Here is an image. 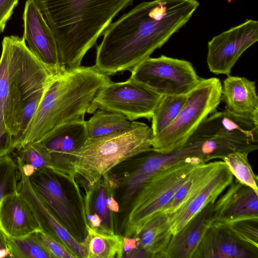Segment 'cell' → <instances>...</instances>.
I'll list each match as a JSON object with an SVG mask.
<instances>
[{
    "instance_id": "17",
    "label": "cell",
    "mask_w": 258,
    "mask_h": 258,
    "mask_svg": "<svg viewBox=\"0 0 258 258\" xmlns=\"http://www.w3.org/2000/svg\"><path fill=\"white\" fill-rule=\"evenodd\" d=\"M213 206L214 222L258 218V193L235 178Z\"/></svg>"
},
{
    "instance_id": "4",
    "label": "cell",
    "mask_w": 258,
    "mask_h": 258,
    "mask_svg": "<svg viewBox=\"0 0 258 258\" xmlns=\"http://www.w3.org/2000/svg\"><path fill=\"white\" fill-rule=\"evenodd\" d=\"M59 73L39 60L23 37L11 35L3 38L0 57V102L6 125L13 139L23 107Z\"/></svg>"
},
{
    "instance_id": "29",
    "label": "cell",
    "mask_w": 258,
    "mask_h": 258,
    "mask_svg": "<svg viewBox=\"0 0 258 258\" xmlns=\"http://www.w3.org/2000/svg\"><path fill=\"white\" fill-rule=\"evenodd\" d=\"M248 154L244 152H234L226 155L222 159L236 179L258 193L257 176L253 172L248 161Z\"/></svg>"
},
{
    "instance_id": "3",
    "label": "cell",
    "mask_w": 258,
    "mask_h": 258,
    "mask_svg": "<svg viewBox=\"0 0 258 258\" xmlns=\"http://www.w3.org/2000/svg\"><path fill=\"white\" fill-rule=\"evenodd\" d=\"M95 66L58 74L47 87L28 127L23 144L40 141L59 125L84 119L97 92L110 82Z\"/></svg>"
},
{
    "instance_id": "19",
    "label": "cell",
    "mask_w": 258,
    "mask_h": 258,
    "mask_svg": "<svg viewBox=\"0 0 258 258\" xmlns=\"http://www.w3.org/2000/svg\"><path fill=\"white\" fill-rule=\"evenodd\" d=\"M85 190V225L98 230L115 233L114 213L110 210L107 203L108 197L115 194L109 173Z\"/></svg>"
},
{
    "instance_id": "27",
    "label": "cell",
    "mask_w": 258,
    "mask_h": 258,
    "mask_svg": "<svg viewBox=\"0 0 258 258\" xmlns=\"http://www.w3.org/2000/svg\"><path fill=\"white\" fill-rule=\"evenodd\" d=\"M85 121L88 137L94 138L106 136L131 128L133 121L124 115L108 110L98 109Z\"/></svg>"
},
{
    "instance_id": "18",
    "label": "cell",
    "mask_w": 258,
    "mask_h": 258,
    "mask_svg": "<svg viewBox=\"0 0 258 258\" xmlns=\"http://www.w3.org/2000/svg\"><path fill=\"white\" fill-rule=\"evenodd\" d=\"M221 101L227 113L258 125V97L254 81L227 76L222 85Z\"/></svg>"
},
{
    "instance_id": "1",
    "label": "cell",
    "mask_w": 258,
    "mask_h": 258,
    "mask_svg": "<svg viewBox=\"0 0 258 258\" xmlns=\"http://www.w3.org/2000/svg\"><path fill=\"white\" fill-rule=\"evenodd\" d=\"M199 6L197 0H153L138 5L104 31L94 66L108 76L131 71L183 27Z\"/></svg>"
},
{
    "instance_id": "16",
    "label": "cell",
    "mask_w": 258,
    "mask_h": 258,
    "mask_svg": "<svg viewBox=\"0 0 258 258\" xmlns=\"http://www.w3.org/2000/svg\"><path fill=\"white\" fill-rule=\"evenodd\" d=\"M258 248L239 239L223 223L207 230L192 258H257Z\"/></svg>"
},
{
    "instance_id": "6",
    "label": "cell",
    "mask_w": 258,
    "mask_h": 258,
    "mask_svg": "<svg viewBox=\"0 0 258 258\" xmlns=\"http://www.w3.org/2000/svg\"><path fill=\"white\" fill-rule=\"evenodd\" d=\"M203 163L198 158H189L168 164L154 173L130 206L123 236L137 237L146 223L169 204L193 168Z\"/></svg>"
},
{
    "instance_id": "25",
    "label": "cell",
    "mask_w": 258,
    "mask_h": 258,
    "mask_svg": "<svg viewBox=\"0 0 258 258\" xmlns=\"http://www.w3.org/2000/svg\"><path fill=\"white\" fill-rule=\"evenodd\" d=\"M221 162L219 161L203 163L194 168L175 192L171 202L162 212L167 214L174 212L199 188L209 181Z\"/></svg>"
},
{
    "instance_id": "5",
    "label": "cell",
    "mask_w": 258,
    "mask_h": 258,
    "mask_svg": "<svg viewBox=\"0 0 258 258\" xmlns=\"http://www.w3.org/2000/svg\"><path fill=\"white\" fill-rule=\"evenodd\" d=\"M153 135L147 124L133 121L126 131L89 138L77 149L62 158L79 177L86 189L126 160L152 149Z\"/></svg>"
},
{
    "instance_id": "10",
    "label": "cell",
    "mask_w": 258,
    "mask_h": 258,
    "mask_svg": "<svg viewBox=\"0 0 258 258\" xmlns=\"http://www.w3.org/2000/svg\"><path fill=\"white\" fill-rule=\"evenodd\" d=\"M131 72L132 78L161 95H186L202 79L190 62L163 55L148 57Z\"/></svg>"
},
{
    "instance_id": "26",
    "label": "cell",
    "mask_w": 258,
    "mask_h": 258,
    "mask_svg": "<svg viewBox=\"0 0 258 258\" xmlns=\"http://www.w3.org/2000/svg\"><path fill=\"white\" fill-rule=\"evenodd\" d=\"M0 244L15 258H54L44 245L36 232L27 236L13 238L0 231Z\"/></svg>"
},
{
    "instance_id": "36",
    "label": "cell",
    "mask_w": 258,
    "mask_h": 258,
    "mask_svg": "<svg viewBox=\"0 0 258 258\" xmlns=\"http://www.w3.org/2000/svg\"><path fill=\"white\" fill-rule=\"evenodd\" d=\"M19 0H0V33H3Z\"/></svg>"
},
{
    "instance_id": "28",
    "label": "cell",
    "mask_w": 258,
    "mask_h": 258,
    "mask_svg": "<svg viewBox=\"0 0 258 258\" xmlns=\"http://www.w3.org/2000/svg\"><path fill=\"white\" fill-rule=\"evenodd\" d=\"M185 95H162L152 119L153 137L168 127L176 118L186 99Z\"/></svg>"
},
{
    "instance_id": "12",
    "label": "cell",
    "mask_w": 258,
    "mask_h": 258,
    "mask_svg": "<svg viewBox=\"0 0 258 258\" xmlns=\"http://www.w3.org/2000/svg\"><path fill=\"white\" fill-rule=\"evenodd\" d=\"M23 37L33 55L41 62L59 73L57 46L54 34L35 0H27L23 14Z\"/></svg>"
},
{
    "instance_id": "34",
    "label": "cell",
    "mask_w": 258,
    "mask_h": 258,
    "mask_svg": "<svg viewBox=\"0 0 258 258\" xmlns=\"http://www.w3.org/2000/svg\"><path fill=\"white\" fill-rule=\"evenodd\" d=\"M44 245L54 258H77L68 248L42 230L36 232Z\"/></svg>"
},
{
    "instance_id": "33",
    "label": "cell",
    "mask_w": 258,
    "mask_h": 258,
    "mask_svg": "<svg viewBox=\"0 0 258 258\" xmlns=\"http://www.w3.org/2000/svg\"><path fill=\"white\" fill-rule=\"evenodd\" d=\"M223 223L239 239L258 248V218L240 219Z\"/></svg>"
},
{
    "instance_id": "24",
    "label": "cell",
    "mask_w": 258,
    "mask_h": 258,
    "mask_svg": "<svg viewBox=\"0 0 258 258\" xmlns=\"http://www.w3.org/2000/svg\"><path fill=\"white\" fill-rule=\"evenodd\" d=\"M86 235L83 241L86 258L123 257V236L94 229L86 225Z\"/></svg>"
},
{
    "instance_id": "14",
    "label": "cell",
    "mask_w": 258,
    "mask_h": 258,
    "mask_svg": "<svg viewBox=\"0 0 258 258\" xmlns=\"http://www.w3.org/2000/svg\"><path fill=\"white\" fill-rule=\"evenodd\" d=\"M20 178L18 191L31 208L41 230L62 243L74 254L77 258H86L83 242L76 239L57 221L33 190L28 178L22 167L20 158L16 157Z\"/></svg>"
},
{
    "instance_id": "32",
    "label": "cell",
    "mask_w": 258,
    "mask_h": 258,
    "mask_svg": "<svg viewBox=\"0 0 258 258\" xmlns=\"http://www.w3.org/2000/svg\"><path fill=\"white\" fill-rule=\"evenodd\" d=\"M46 88L34 95L23 107L19 118L17 133L13 139L15 149H19L23 145L28 127L36 112Z\"/></svg>"
},
{
    "instance_id": "35",
    "label": "cell",
    "mask_w": 258,
    "mask_h": 258,
    "mask_svg": "<svg viewBox=\"0 0 258 258\" xmlns=\"http://www.w3.org/2000/svg\"><path fill=\"white\" fill-rule=\"evenodd\" d=\"M14 149L13 135L6 125L0 102V156L9 154Z\"/></svg>"
},
{
    "instance_id": "9",
    "label": "cell",
    "mask_w": 258,
    "mask_h": 258,
    "mask_svg": "<svg viewBox=\"0 0 258 258\" xmlns=\"http://www.w3.org/2000/svg\"><path fill=\"white\" fill-rule=\"evenodd\" d=\"M162 95L131 77L125 81H110L97 92L87 112L98 109L121 114L134 121L151 119Z\"/></svg>"
},
{
    "instance_id": "2",
    "label": "cell",
    "mask_w": 258,
    "mask_h": 258,
    "mask_svg": "<svg viewBox=\"0 0 258 258\" xmlns=\"http://www.w3.org/2000/svg\"><path fill=\"white\" fill-rule=\"evenodd\" d=\"M134 0H35L56 39L63 71L81 66L117 14Z\"/></svg>"
},
{
    "instance_id": "20",
    "label": "cell",
    "mask_w": 258,
    "mask_h": 258,
    "mask_svg": "<svg viewBox=\"0 0 258 258\" xmlns=\"http://www.w3.org/2000/svg\"><path fill=\"white\" fill-rule=\"evenodd\" d=\"M41 230L29 204L19 191L3 198L0 202V231L20 238Z\"/></svg>"
},
{
    "instance_id": "31",
    "label": "cell",
    "mask_w": 258,
    "mask_h": 258,
    "mask_svg": "<svg viewBox=\"0 0 258 258\" xmlns=\"http://www.w3.org/2000/svg\"><path fill=\"white\" fill-rule=\"evenodd\" d=\"M18 165L9 154L0 156V202L5 197L18 192Z\"/></svg>"
},
{
    "instance_id": "23",
    "label": "cell",
    "mask_w": 258,
    "mask_h": 258,
    "mask_svg": "<svg viewBox=\"0 0 258 258\" xmlns=\"http://www.w3.org/2000/svg\"><path fill=\"white\" fill-rule=\"evenodd\" d=\"M172 235L168 214L160 212L146 223L137 236L139 248L147 257H164Z\"/></svg>"
},
{
    "instance_id": "7",
    "label": "cell",
    "mask_w": 258,
    "mask_h": 258,
    "mask_svg": "<svg viewBox=\"0 0 258 258\" xmlns=\"http://www.w3.org/2000/svg\"><path fill=\"white\" fill-rule=\"evenodd\" d=\"M221 91L222 83L218 78H202L186 94L175 120L153 137V150L166 154L182 146L198 126L216 111L221 101Z\"/></svg>"
},
{
    "instance_id": "37",
    "label": "cell",
    "mask_w": 258,
    "mask_h": 258,
    "mask_svg": "<svg viewBox=\"0 0 258 258\" xmlns=\"http://www.w3.org/2000/svg\"><path fill=\"white\" fill-rule=\"evenodd\" d=\"M123 239L124 241V254L139 249L140 242L138 236L136 237H127L123 236Z\"/></svg>"
},
{
    "instance_id": "8",
    "label": "cell",
    "mask_w": 258,
    "mask_h": 258,
    "mask_svg": "<svg viewBox=\"0 0 258 258\" xmlns=\"http://www.w3.org/2000/svg\"><path fill=\"white\" fill-rule=\"evenodd\" d=\"M63 177L50 168H43L36 170L28 178L33 190L54 217L82 242L86 235L84 203L74 202L71 197L61 182Z\"/></svg>"
},
{
    "instance_id": "13",
    "label": "cell",
    "mask_w": 258,
    "mask_h": 258,
    "mask_svg": "<svg viewBox=\"0 0 258 258\" xmlns=\"http://www.w3.org/2000/svg\"><path fill=\"white\" fill-rule=\"evenodd\" d=\"M135 166L120 177L111 175L114 192L120 189L119 199L120 211L130 206L134 199L146 181L156 172L168 164L175 163L171 153L163 154L155 152L153 148L132 157Z\"/></svg>"
},
{
    "instance_id": "30",
    "label": "cell",
    "mask_w": 258,
    "mask_h": 258,
    "mask_svg": "<svg viewBox=\"0 0 258 258\" xmlns=\"http://www.w3.org/2000/svg\"><path fill=\"white\" fill-rule=\"evenodd\" d=\"M18 155L24 164L30 165L37 169H51L52 160L46 148L40 142H28L17 150Z\"/></svg>"
},
{
    "instance_id": "11",
    "label": "cell",
    "mask_w": 258,
    "mask_h": 258,
    "mask_svg": "<svg viewBox=\"0 0 258 258\" xmlns=\"http://www.w3.org/2000/svg\"><path fill=\"white\" fill-rule=\"evenodd\" d=\"M258 40V22L249 19L215 36L208 43L207 63L210 72L230 75L239 57Z\"/></svg>"
},
{
    "instance_id": "22",
    "label": "cell",
    "mask_w": 258,
    "mask_h": 258,
    "mask_svg": "<svg viewBox=\"0 0 258 258\" xmlns=\"http://www.w3.org/2000/svg\"><path fill=\"white\" fill-rule=\"evenodd\" d=\"M84 119L62 124L40 141L51 156L62 160V156L82 146L88 139Z\"/></svg>"
},
{
    "instance_id": "21",
    "label": "cell",
    "mask_w": 258,
    "mask_h": 258,
    "mask_svg": "<svg viewBox=\"0 0 258 258\" xmlns=\"http://www.w3.org/2000/svg\"><path fill=\"white\" fill-rule=\"evenodd\" d=\"M214 203L206 205L172 235L164 258H192L207 230L214 222Z\"/></svg>"
},
{
    "instance_id": "38",
    "label": "cell",
    "mask_w": 258,
    "mask_h": 258,
    "mask_svg": "<svg viewBox=\"0 0 258 258\" xmlns=\"http://www.w3.org/2000/svg\"><path fill=\"white\" fill-rule=\"evenodd\" d=\"M22 162V161H21ZM22 167L23 169V170L26 175L27 176H30L35 171V169L34 167L30 165L27 164H24L22 162Z\"/></svg>"
},
{
    "instance_id": "39",
    "label": "cell",
    "mask_w": 258,
    "mask_h": 258,
    "mask_svg": "<svg viewBox=\"0 0 258 258\" xmlns=\"http://www.w3.org/2000/svg\"><path fill=\"white\" fill-rule=\"evenodd\" d=\"M9 256L8 252L4 248L2 249H0V257H6Z\"/></svg>"
},
{
    "instance_id": "15",
    "label": "cell",
    "mask_w": 258,
    "mask_h": 258,
    "mask_svg": "<svg viewBox=\"0 0 258 258\" xmlns=\"http://www.w3.org/2000/svg\"><path fill=\"white\" fill-rule=\"evenodd\" d=\"M233 180L227 165L222 161L212 177L199 188L174 212L168 214L173 235L178 232L195 215L218 197Z\"/></svg>"
}]
</instances>
